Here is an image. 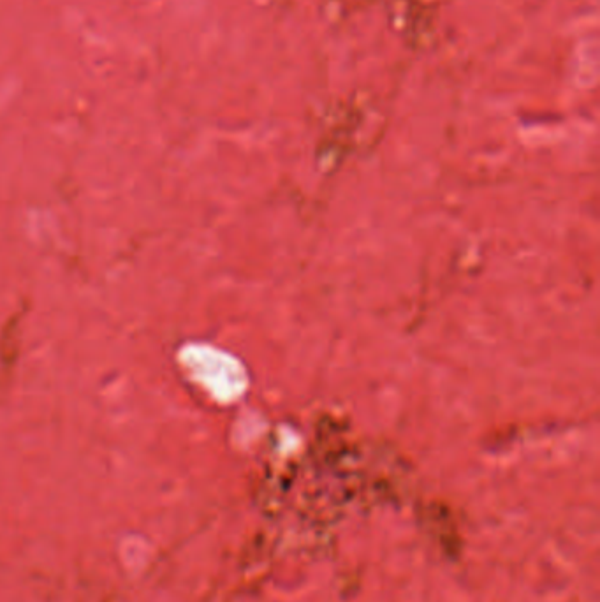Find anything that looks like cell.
<instances>
[{"label": "cell", "instance_id": "6da1fadb", "mask_svg": "<svg viewBox=\"0 0 600 602\" xmlns=\"http://www.w3.org/2000/svg\"><path fill=\"white\" fill-rule=\"evenodd\" d=\"M183 365L196 381L215 397L231 398L240 390L238 372L226 356L208 347H187L182 354Z\"/></svg>", "mask_w": 600, "mask_h": 602}]
</instances>
